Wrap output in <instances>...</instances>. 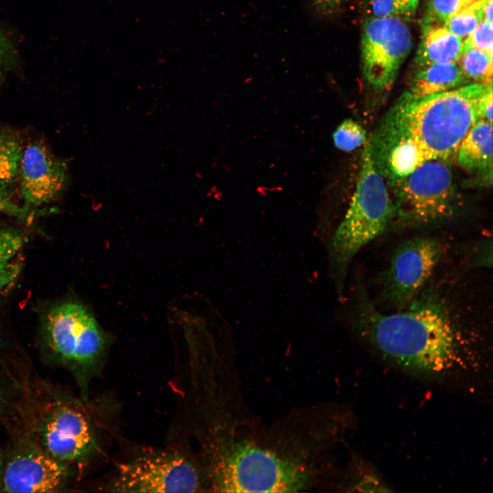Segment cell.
I'll use <instances>...</instances> for the list:
<instances>
[{
    "instance_id": "obj_1",
    "label": "cell",
    "mask_w": 493,
    "mask_h": 493,
    "mask_svg": "<svg viewBox=\"0 0 493 493\" xmlns=\"http://www.w3.org/2000/svg\"><path fill=\"white\" fill-rule=\"evenodd\" d=\"M218 433L210 448L212 491L298 492L323 478L328 435L309 410L268 428L236 415Z\"/></svg>"
},
{
    "instance_id": "obj_2",
    "label": "cell",
    "mask_w": 493,
    "mask_h": 493,
    "mask_svg": "<svg viewBox=\"0 0 493 493\" xmlns=\"http://www.w3.org/2000/svg\"><path fill=\"white\" fill-rule=\"evenodd\" d=\"M352 323L357 333L396 365L438 375L470 357L478 333L442 290L427 286L403 309L380 310L361 285L355 288Z\"/></svg>"
},
{
    "instance_id": "obj_3",
    "label": "cell",
    "mask_w": 493,
    "mask_h": 493,
    "mask_svg": "<svg viewBox=\"0 0 493 493\" xmlns=\"http://www.w3.org/2000/svg\"><path fill=\"white\" fill-rule=\"evenodd\" d=\"M492 83L466 84L427 96L407 92L389 112L376 136L414 140L429 160H446L480 119L479 103Z\"/></svg>"
},
{
    "instance_id": "obj_4",
    "label": "cell",
    "mask_w": 493,
    "mask_h": 493,
    "mask_svg": "<svg viewBox=\"0 0 493 493\" xmlns=\"http://www.w3.org/2000/svg\"><path fill=\"white\" fill-rule=\"evenodd\" d=\"M364 148L355 192L328 244L329 275L340 299L343 297L352 260L360 249L389 227L394 215L393 202L370 142Z\"/></svg>"
},
{
    "instance_id": "obj_5",
    "label": "cell",
    "mask_w": 493,
    "mask_h": 493,
    "mask_svg": "<svg viewBox=\"0 0 493 493\" xmlns=\"http://www.w3.org/2000/svg\"><path fill=\"white\" fill-rule=\"evenodd\" d=\"M42 335L47 353L73 375L86 398L90 380L102 367L108 336L87 307L77 301L50 309L44 319Z\"/></svg>"
},
{
    "instance_id": "obj_6",
    "label": "cell",
    "mask_w": 493,
    "mask_h": 493,
    "mask_svg": "<svg viewBox=\"0 0 493 493\" xmlns=\"http://www.w3.org/2000/svg\"><path fill=\"white\" fill-rule=\"evenodd\" d=\"M394 186L392 223L394 222L398 229L440 225L452 219L459 209L452 171L446 160H429Z\"/></svg>"
},
{
    "instance_id": "obj_7",
    "label": "cell",
    "mask_w": 493,
    "mask_h": 493,
    "mask_svg": "<svg viewBox=\"0 0 493 493\" xmlns=\"http://www.w3.org/2000/svg\"><path fill=\"white\" fill-rule=\"evenodd\" d=\"M447 251L444 240L416 236L394 249L382 277L381 300L390 311L407 307L431 280Z\"/></svg>"
},
{
    "instance_id": "obj_8",
    "label": "cell",
    "mask_w": 493,
    "mask_h": 493,
    "mask_svg": "<svg viewBox=\"0 0 493 493\" xmlns=\"http://www.w3.org/2000/svg\"><path fill=\"white\" fill-rule=\"evenodd\" d=\"M203 483L202 473L185 455L151 451L121 464L106 488L116 492H195Z\"/></svg>"
},
{
    "instance_id": "obj_9",
    "label": "cell",
    "mask_w": 493,
    "mask_h": 493,
    "mask_svg": "<svg viewBox=\"0 0 493 493\" xmlns=\"http://www.w3.org/2000/svg\"><path fill=\"white\" fill-rule=\"evenodd\" d=\"M47 403L37 425L40 445L66 464H82L99 451L95 427L77 402L55 398Z\"/></svg>"
},
{
    "instance_id": "obj_10",
    "label": "cell",
    "mask_w": 493,
    "mask_h": 493,
    "mask_svg": "<svg viewBox=\"0 0 493 493\" xmlns=\"http://www.w3.org/2000/svg\"><path fill=\"white\" fill-rule=\"evenodd\" d=\"M412 47V36L401 17L367 18L362 26L363 74L374 88L388 90Z\"/></svg>"
},
{
    "instance_id": "obj_11",
    "label": "cell",
    "mask_w": 493,
    "mask_h": 493,
    "mask_svg": "<svg viewBox=\"0 0 493 493\" xmlns=\"http://www.w3.org/2000/svg\"><path fill=\"white\" fill-rule=\"evenodd\" d=\"M68 477L66 464L40 446L29 445L15 452L2 477V488L9 492H51L59 490Z\"/></svg>"
},
{
    "instance_id": "obj_12",
    "label": "cell",
    "mask_w": 493,
    "mask_h": 493,
    "mask_svg": "<svg viewBox=\"0 0 493 493\" xmlns=\"http://www.w3.org/2000/svg\"><path fill=\"white\" fill-rule=\"evenodd\" d=\"M21 194L25 203L40 205L53 201L66 183L65 164L43 145L34 143L22 152Z\"/></svg>"
},
{
    "instance_id": "obj_13",
    "label": "cell",
    "mask_w": 493,
    "mask_h": 493,
    "mask_svg": "<svg viewBox=\"0 0 493 493\" xmlns=\"http://www.w3.org/2000/svg\"><path fill=\"white\" fill-rule=\"evenodd\" d=\"M422 36L415 62L419 68L437 63L456 62L464 53V38L444 25L422 21Z\"/></svg>"
},
{
    "instance_id": "obj_14",
    "label": "cell",
    "mask_w": 493,
    "mask_h": 493,
    "mask_svg": "<svg viewBox=\"0 0 493 493\" xmlns=\"http://www.w3.org/2000/svg\"><path fill=\"white\" fill-rule=\"evenodd\" d=\"M459 164L468 170L492 171V123L478 120L457 150Z\"/></svg>"
},
{
    "instance_id": "obj_15",
    "label": "cell",
    "mask_w": 493,
    "mask_h": 493,
    "mask_svg": "<svg viewBox=\"0 0 493 493\" xmlns=\"http://www.w3.org/2000/svg\"><path fill=\"white\" fill-rule=\"evenodd\" d=\"M468 81L458 61L433 64L420 68L407 93L414 97L427 96L460 87Z\"/></svg>"
},
{
    "instance_id": "obj_16",
    "label": "cell",
    "mask_w": 493,
    "mask_h": 493,
    "mask_svg": "<svg viewBox=\"0 0 493 493\" xmlns=\"http://www.w3.org/2000/svg\"><path fill=\"white\" fill-rule=\"evenodd\" d=\"M459 64L469 81L477 83L492 81V55L475 48L464 51Z\"/></svg>"
},
{
    "instance_id": "obj_17",
    "label": "cell",
    "mask_w": 493,
    "mask_h": 493,
    "mask_svg": "<svg viewBox=\"0 0 493 493\" xmlns=\"http://www.w3.org/2000/svg\"><path fill=\"white\" fill-rule=\"evenodd\" d=\"M22 155L19 142L13 137L0 134V186L10 183L18 173Z\"/></svg>"
},
{
    "instance_id": "obj_18",
    "label": "cell",
    "mask_w": 493,
    "mask_h": 493,
    "mask_svg": "<svg viewBox=\"0 0 493 493\" xmlns=\"http://www.w3.org/2000/svg\"><path fill=\"white\" fill-rule=\"evenodd\" d=\"M483 20L479 0L448 18L443 25L454 35L462 38L468 36Z\"/></svg>"
},
{
    "instance_id": "obj_19",
    "label": "cell",
    "mask_w": 493,
    "mask_h": 493,
    "mask_svg": "<svg viewBox=\"0 0 493 493\" xmlns=\"http://www.w3.org/2000/svg\"><path fill=\"white\" fill-rule=\"evenodd\" d=\"M335 147L349 152L359 147L366 140V131L351 118L342 121L333 134Z\"/></svg>"
},
{
    "instance_id": "obj_20",
    "label": "cell",
    "mask_w": 493,
    "mask_h": 493,
    "mask_svg": "<svg viewBox=\"0 0 493 493\" xmlns=\"http://www.w3.org/2000/svg\"><path fill=\"white\" fill-rule=\"evenodd\" d=\"M477 0H429L422 21L444 24L448 18L472 4Z\"/></svg>"
},
{
    "instance_id": "obj_21",
    "label": "cell",
    "mask_w": 493,
    "mask_h": 493,
    "mask_svg": "<svg viewBox=\"0 0 493 493\" xmlns=\"http://www.w3.org/2000/svg\"><path fill=\"white\" fill-rule=\"evenodd\" d=\"M369 17H403L401 0H358Z\"/></svg>"
},
{
    "instance_id": "obj_22",
    "label": "cell",
    "mask_w": 493,
    "mask_h": 493,
    "mask_svg": "<svg viewBox=\"0 0 493 493\" xmlns=\"http://www.w3.org/2000/svg\"><path fill=\"white\" fill-rule=\"evenodd\" d=\"M464 50L468 48H475L492 55V23L482 20L477 27L464 39Z\"/></svg>"
},
{
    "instance_id": "obj_23",
    "label": "cell",
    "mask_w": 493,
    "mask_h": 493,
    "mask_svg": "<svg viewBox=\"0 0 493 493\" xmlns=\"http://www.w3.org/2000/svg\"><path fill=\"white\" fill-rule=\"evenodd\" d=\"M22 245L18 234L0 228V260H10Z\"/></svg>"
},
{
    "instance_id": "obj_24",
    "label": "cell",
    "mask_w": 493,
    "mask_h": 493,
    "mask_svg": "<svg viewBox=\"0 0 493 493\" xmlns=\"http://www.w3.org/2000/svg\"><path fill=\"white\" fill-rule=\"evenodd\" d=\"M21 271V264L10 260H0V290L13 281Z\"/></svg>"
},
{
    "instance_id": "obj_25",
    "label": "cell",
    "mask_w": 493,
    "mask_h": 493,
    "mask_svg": "<svg viewBox=\"0 0 493 493\" xmlns=\"http://www.w3.org/2000/svg\"><path fill=\"white\" fill-rule=\"evenodd\" d=\"M314 10L321 18H329L339 10L343 0H310Z\"/></svg>"
},
{
    "instance_id": "obj_26",
    "label": "cell",
    "mask_w": 493,
    "mask_h": 493,
    "mask_svg": "<svg viewBox=\"0 0 493 493\" xmlns=\"http://www.w3.org/2000/svg\"><path fill=\"white\" fill-rule=\"evenodd\" d=\"M0 213H5L21 218H28L29 212L12 203L7 198L0 194Z\"/></svg>"
},
{
    "instance_id": "obj_27",
    "label": "cell",
    "mask_w": 493,
    "mask_h": 493,
    "mask_svg": "<svg viewBox=\"0 0 493 493\" xmlns=\"http://www.w3.org/2000/svg\"><path fill=\"white\" fill-rule=\"evenodd\" d=\"M480 119L492 123V86L483 94L479 103Z\"/></svg>"
},
{
    "instance_id": "obj_28",
    "label": "cell",
    "mask_w": 493,
    "mask_h": 493,
    "mask_svg": "<svg viewBox=\"0 0 493 493\" xmlns=\"http://www.w3.org/2000/svg\"><path fill=\"white\" fill-rule=\"evenodd\" d=\"M14 59V51L10 42L0 32V63L11 64Z\"/></svg>"
},
{
    "instance_id": "obj_29",
    "label": "cell",
    "mask_w": 493,
    "mask_h": 493,
    "mask_svg": "<svg viewBox=\"0 0 493 493\" xmlns=\"http://www.w3.org/2000/svg\"><path fill=\"white\" fill-rule=\"evenodd\" d=\"M420 0H401L403 17L409 18L414 15Z\"/></svg>"
},
{
    "instance_id": "obj_30",
    "label": "cell",
    "mask_w": 493,
    "mask_h": 493,
    "mask_svg": "<svg viewBox=\"0 0 493 493\" xmlns=\"http://www.w3.org/2000/svg\"><path fill=\"white\" fill-rule=\"evenodd\" d=\"M483 14V20L492 23V1L479 0Z\"/></svg>"
}]
</instances>
